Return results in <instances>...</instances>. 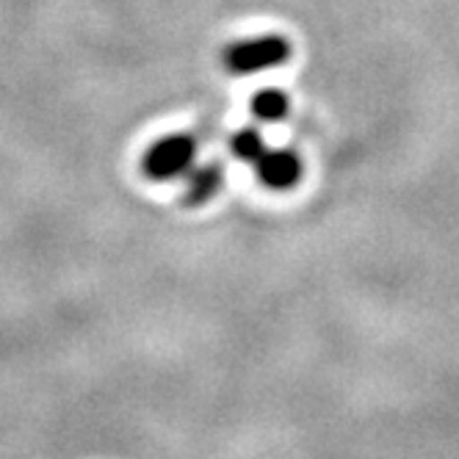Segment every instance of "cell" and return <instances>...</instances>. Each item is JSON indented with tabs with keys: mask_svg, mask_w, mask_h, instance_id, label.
<instances>
[{
	"mask_svg": "<svg viewBox=\"0 0 459 459\" xmlns=\"http://www.w3.org/2000/svg\"><path fill=\"white\" fill-rule=\"evenodd\" d=\"M290 48L282 37H257L244 39L224 50V67L233 75H252L260 70L277 67L288 58Z\"/></svg>",
	"mask_w": 459,
	"mask_h": 459,
	"instance_id": "6da1fadb",
	"label": "cell"
},
{
	"mask_svg": "<svg viewBox=\"0 0 459 459\" xmlns=\"http://www.w3.org/2000/svg\"><path fill=\"white\" fill-rule=\"evenodd\" d=\"M196 158V144L191 136L175 134L167 139H158L144 155V172L152 180H175L191 172Z\"/></svg>",
	"mask_w": 459,
	"mask_h": 459,
	"instance_id": "7a4b0ae2",
	"label": "cell"
},
{
	"mask_svg": "<svg viewBox=\"0 0 459 459\" xmlns=\"http://www.w3.org/2000/svg\"><path fill=\"white\" fill-rule=\"evenodd\" d=\"M257 180L272 191H285L293 188L302 175V160L290 150H266L255 160Z\"/></svg>",
	"mask_w": 459,
	"mask_h": 459,
	"instance_id": "3957f363",
	"label": "cell"
},
{
	"mask_svg": "<svg viewBox=\"0 0 459 459\" xmlns=\"http://www.w3.org/2000/svg\"><path fill=\"white\" fill-rule=\"evenodd\" d=\"M219 188H221V169L216 167V163H208V167H200V169H191L188 178H186L183 203L196 208V205L213 200Z\"/></svg>",
	"mask_w": 459,
	"mask_h": 459,
	"instance_id": "277c9868",
	"label": "cell"
},
{
	"mask_svg": "<svg viewBox=\"0 0 459 459\" xmlns=\"http://www.w3.org/2000/svg\"><path fill=\"white\" fill-rule=\"evenodd\" d=\"M252 114L260 122H280L288 114V97L280 89H260L252 97Z\"/></svg>",
	"mask_w": 459,
	"mask_h": 459,
	"instance_id": "5b68a950",
	"label": "cell"
},
{
	"mask_svg": "<svg viewBox=\"0 0 459 459\" xmlns=\"http://www.w3.org/2000/svg\"><path fill=\"white\" fill-rule=\"evenodd\" d=\"M233 155L244 163H252L255 167V160L266 152V144H264V136L257 134L255 127H247V130H238V134L233 136Z\"/></svg>",
	"mask_w": 459,
	"mask_h": 459,
	"instance_id": "8992f818",
	"label": "cell"
}]
</instances>
